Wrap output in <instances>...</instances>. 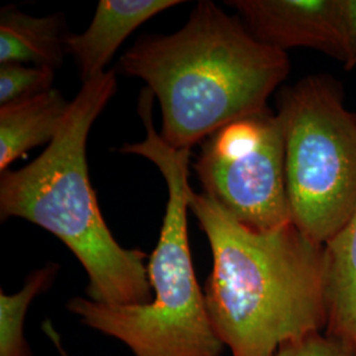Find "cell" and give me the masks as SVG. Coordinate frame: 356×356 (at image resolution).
<instances>
[{"label": "cell", "mask_w": 356, "mask_h": 356, "mask_svg": "<svg viewBox=\"0 0 356 356\" xmlns=\"http://www.w3.org/2000/svg\"><path fill=\"white\" fill-rule=\"evenodd\" d=\"M213 254L204 284L216 337L232 356H273L284 344L325 332L323 245L294 226L254 231L204 193H189Z\"/></svg>", "instance_id": "cell-1"}, {"label": "cell", "mask_w": 356, "mask_h": 356, "mask_svg": "<svg viewBox=\"0 0 356 356\" xmlns=\"http://www.w3.org/2000/svg\"><path fill=\"white\" fill-rule=\"evenodd\" d=\"M116 72L147 83L160 103L161 139L191 151L218 129L268 108L291 61L286 51L257 41L239 16L201 0L177 32L139 38Z\"/></svg>", "instance_id": "cell-2"}, {"label": "cell", "mask_w": 356, "mask_h": 356, "mask_svg": "<svg viewBox=\"0 0 356 356\" xmlns=\"http://www.w3.org/2000/svg\"><path fill=\"white\" fill-rule=\"evenodd\" d=\"M118 89L116 70L82 85L58 134L31 164L0 176L1 220L20 218L47 229L88 275V298L107 305L151 302L147 254L116 242L90 181V129Z\"/></svg>", "instance_id": "cell-3"}, {"label": "cell", "mask_w": 356, "mask_h": 356, "mask_svg": "<svg viewBox=\"0 0 356 356\" xmlns=\"http://www.w3.org/2000/svg\"><path fill=\"white\" fill-rule=\"evenodd\" d=\"M140 118L145 139L126 143L119 152L149 160L166 182L165 216L147 266L152 300L147 304L107 305L74 297L66 307L82 325L120 341L135 356H220L225 346L209 318L189 245L191 151L169 147L153 126L151 111Z\"/></svg>", "instance_id": "cell-4"}, {"label": "cell", "mask_w": 356, "mask_h": 356, "mask_svg": "<svg viewBox=\"0 0 356 356\" xmlns=\"http://www.w3.org/2000/svg\"><path fill=\"white\" fill-rule=\"evenodd\" d=\"M292 222L325 244L356 213V114L341 85L309 76L277 95Z\"/></svg>", "instance_id": "cell-5"}, {"label": "cell", "mask_w": 356, "mask_h": 356, "mask_svg": "<svg viewBox=\"0 0 356 356\" xmlns=\"http://www.w3.org/2000/svg\"><path fill=\"white\" fill-rule=\"evenodd\" d=\"M194 170L204 194L243 226L272 231L292 223L284 132L269 108L209 136Z\"/></svg>", "instance_id": "cell-6"}, {"label": "cell", "mask_w": 356, "mask_h": 356, "mask_svg": "<svg viewBox=\"0 0 356 356\" xmlns=\"http://www.w3.org/2000/svg\"><path fill=\"white\" fill-rule=\"evenodd\" d=\"M226 6L268 47L309 48L342 63L341 0H229Z\"/></svg>", "instance_id": "cell-7"}, {"label": "cell", "mask_w": 356, "mask_h": 356, "mask_svg": "<svg viewBox=\"0 0 356 356\" xmlns=\"http://www.w3.org/2000/svg\"><path fill=\"white\" fill-rule=\"evenodd\" d=\"M181 0H101L88 29L69 35L67 54L83 83L104 74L106 66L128 36L156 15L182 4Z\"/></svg>", "instance_id": "cell-8"}, {"label": "cell", "mask_w": 356, "mask_h": 356, "mask_svg": "<svg viewBox=\"0 0 356 356\" xmlns=\"http://www.w3.org/2000/svg\"><path fill=\"white\" fill-rule=\"evenodd\" d=\"M67 38L63 13L33 16L15 6L0 10V65L57 70L67 54Z\"/></svg>", "instance_id": "cell-9"}, {"label": "cell", "mask_w": 356, "mask_h": 356, "mask_svg": "<svg viewBox=\"0 0 356 356\" xmlns=\"http://www.w3.org/2000/svg\"><path fill=\"white\" fill-rule=\"evenodd\" d=\"M327 326L325 334L356 356V213L323 244Z\"/></svg>", "instance_id": "cell-10"}, {"label": "cell", "mask_w": 356, "mask_h": 356, "mask_svg": "<svg viewBox=\"0 0 356 356\" xmlns=\"http://www.w3.org/2000/svg\"><path fill=\"white\" fill-rule=\"evenodd\" d=\"M72 101H66L60 90L51 89L38 97L0 106V170H8L28 151L51 144Z\"/></svg>", "instance_id": "cell-11"}, {"label": "cell", "mask_w": 356, "mask_h": 356, "mask_svg": "<svg viewBox=\"0 0 356 356\" xmlns=\"http://www.w3.org/2000/svg\"><path fill=\"white\" fill-rule=\"evenodd\" d=\"M60 266L48 263L31 272L20 291L0 293V356H31L24 327L29 306L56 280Z\"/></svg>", "instance_id": "cell-12"}, {"label": "cell", "mask_w": 356, "mask_h": 356, "mask_svg": "<svg viewBox=\"0 0 356 356\" xmlns=\"http://www.w3.org/2000/svg\"><path fill=\"white\" fill-rule=\"evenodd\" d=\"M56 70L23 64L0 65V106L20 102L53 89Z\"/></svg>", "instance_id": "cell-13"}, {"label": "cell", "mask_w": 356, "mask_h": 356, "mask_svg": "<svg viewBox=\"0 0 356 356\" xmlns=\"http://www.w3.org/2000/svg\"><path fill=\"white\" fill-rule=\"evenodd\" d=\"M273 356H354L342 344L325 332L284 344Z\"/></svg>", "instance_id": "cell-14"}, {"label": "cell", "mask_w": 356, "mask_h": 356, "mask_svg": "<svg viewBox=\"0 0 356 356\" xmlns=\"http://www.w3.org/2000/svg\"><path fill=\"white\" fill-rule=\"evenodd\" d=\"M342 64L346 70L356 66V0H341Z\"/></svg>", "instance_id": "cell-15"}, {"label": "cell", "mask_w": 356, "mask_h": 356, "mask_svg": "<svg viewBox=\"0 0 356 356\" xmlns=\"http://www.w3.org/2000/svg\"><path fill=\"white\" fill-rule=\"evenodd\" d=\"M42 329H44V332L47 334V337L49 338L51 344L54 346V348L57 350L58 355L69 356L67 355V353H66V350H65L64 343H63V339H61L60 332L53 326V323H51V321H45L44 325H42Z\"/></svg>", "instance_id": "cell-16"}]
</instances>
